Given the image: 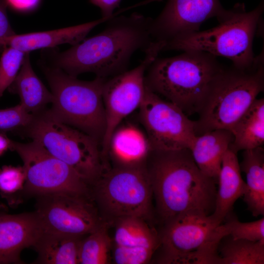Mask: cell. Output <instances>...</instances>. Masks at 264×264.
Instances as JSON below:
<instances>
[{"label":"cell","mask_w":264,"mask_h":264,"mask_svg":"<svg viewBox=\"0 0 264 264\" xmlns=\"http://www.w3.org/2000/svg\"><path fill=\"white\" fill-rule=\"evenodd\" d=\"M12 141L6 135L5 132L0 130V156L12 148Z\"/></svg>","instance_id":"836d02e7"},{"label":"cell","mask_w":264,"mask_h":264,"mask_svg":"<svg viewBox=\"0 0 264 264\" xmlns=\"http://www.w3.org/2000/svg\"><path fill=\"white\" fill-rule=\"evenodd\" d=\"M25 181L23 166L5 165L0 168V193L5 198L23 189Z\"/></svg>","instance_id":"f1b7e54d"},{"label":"cell","mask_w":264,"mask_h":264,"mask_svg":"<svg viewBox=\"0 0 264 264\" xmlns=\"http://www.w3.org/2000/svg\"><path fill=\"white\" fill-rule=\"evenodd\" d=\"M146 168L163 224L186 213H213L218 182L204 175L188 148L153 150Z\"/></svg>","instance_id":"7a4b0ae2"},{"label":"cell","mask_w":264,"mask_h":264,"mask_svg":"<svg viewBox=\"0 0 264 264\" xmlns=\"http://www.w3.org/2000/svg\"><path fill=\"white\" fill-rule=\"evenodd\" d=\"M38 197L35 212L43 232L84 236L105 222L90 197L65 193Z\"/></svg>","instance_id":"4fadbf2b"},{"label":"cell","mask_w":264,"mask_h":264,"mask_svg":"<svg viewBox=\"0 0 264 264\" xmlns=\"http://www.w3.org/2000/svg\"><path fill=\"white\" fill-rule=\"evenodd\" d=\"M162 49L161 43H153L144 52V58L137 66L105 81L102 97L106 130L100 145L104 163H107V146L112 132L129 115L140 107L145 95L146 72Z\"/></svg>","instance_id":"8fae6325"},{"label":"cell","mask_w":264,"mask_h":264,"mask_svg":"<svg viewBox=\"0 0 264 264\" xmlns=\"http://www.w3.org/2000/svg\"><path fill=\"white\" fill-rule=\"evenodd\" d=\"M113 246V258L117 264H147L155 252L154 249L145 247Z\"/></svg>","instance_id":"4dcf8cb0"},{"label":"cell","mask_w":264,"mask_h":264,"mask_svg":"<svg viewBox=\"0 0 264 264\" xmlns=\"http://www.w3.org/2000/svg\"><path fill=\"white\" fill-rule=\"evenodd\" d=\"M41 65L53 95L50 113L101 145L106 130L102 91L107 79L96 77L92 81L81 80L44 62Z\"/></svg>","instance_id":"8992f818"},{"label":"cell","mask_w":264,"mask_h":264,"mask_svg":"<svg viewBox=\"0 0 264 264\" xmlns=\"http://www.w3.org/2000/svg\"><path fill=\"white\" fill-rule=\"evenodd\" d=\"M26 135L74 169L91 185L106 170L100 143L54 117L48 110L34 115Z\"/></svg>","instance_id":"ba28073f"},{"label":"cell","mask_w":264,"mask_h":264,"mask_svg":"<svg viewBox=\"0 0 264 264\" xmlns=\"http://www.w3.org/2000/svg\"><path fill=\"white\" fill-rule=\"evenodd\" d=\"M109 224L105 222L82 239L79 249V264H109L113 246Z\"/></svg>","instance_id":"484cf974"},{"label":"cell","mask_w":264,"mask_h":264,"mask_svg":"<svg viewBox=\"0 0 264 264\" xmlns=\"http://www.w3.org/2000/svg\"><path fill=\"white\" fill-rule=\"evenodd\" d=\"M8 89L10 93L18 94L20 104L33 115L44 110L45 107L53 100L52 92L33 69L29 52H26L21 67Z\"/></svg>","instance_id":"ffe728a7"},{"label":"cell","mask_w":264,"mask_h":264,"mask_svg":"<svg viewBox=\"0 0 264 264\" xmlns=\"http://www.w3.org/2000/svg\"><path fill=\"white\" fill-rule=\"evenodd\" d=\"M264 53L249 68L223 69L213 81L198 112L196 135L216 129L230 130L264 88Z\"/></svg>","instance_id":"277c9868"},{"label":"cell","mask_w":264,"mask_h":264,"mask_svg":"<svg viewBox=\"0 0 264 264\" xmlns=\"http://www.w3.org/2000/svg\"><path fill=\"white\" fill-rule=\"evenodd\" d=\"M7 0H0V41L16 33L13 29L7 14Z\"/></svg>","instance_id":"1f68e13d"},{"label":"cell","mask_w":264,"mask_h":264,"mask_svg":"<svg viewBox=\"0 0 264 264\" xmlns=\"http://www.w3.org/2000/svg\"><path fill=\"white\" fill-rule=\"evenodd\" d=\"M227 12L220 0H168L160 14L152 19L151 34L154 41L166 44L199 31L201 24L210 18L220 21Z\"/></svg>","instance_id":"5bb4252c"},{"label":"cell","mask_w":264,"mask_h":264,"mask_svg":"<svg viewBox=\"0 0 264 264\" xmlns=\"http://www.w3.org/2000/svg\"><path fill=\"white\" fill-rule=\"evenodd\" d=\"M90 195L109 225L123 217L146 220L153 217V195L146 166L109 168L90 185Z\"/></svg>","instance_id":"9c48e42d"},{"label":"cell","mask_w":264,"mask_h":264,"mask_svg":"<svg viewBox=\"0 0 264 264\" xmlns=\"http://www.w3.org/2000/svg\"><path fill=\"white\" fill-rule=\"evenodd\" d=\"M122 0H89V2L100 8L103 18L114 16V10L119 7Z\"/></svg>","instance_id":"d6a6232c"},{"label":"cell","mask_w":264,"mask_h":264,"mask_svg":"<svg viewBox=\"0 0 264 264\" xmlns=\"http://www.w3.org/2000/svg\"><path fill=\"white\" fill-rule=\"evenodd\" d=\"M83 237L42 231L34 246L38 254L36 263L79 264V249Z\"/></svg>","instance_id":"7402d4cb"},{"label":"cell","mask_w":264,"mask_h":264,"mask_svg":"<svg viewBox=\"0 0 264 264\" xmlns=\"http://www.w3.org/2000/svg\"><path fill=\"white\" fill-rule=\"evenodd\" d=\"M112 17H102L95 21L53 30L16 34L0 40V44L14 47L24 52L53 48L65 44L73 46L85 40L87 35L96 26Z\"/></svg>","instance_id":"e0dca14e"},{"label":"cell","mask_w":264,"mask_h":264,"mask_svg":"<svg viewBox=\"0 0 264 264\" xmlns=\"http://www.w3.org/2000/svg\"><path fill=\"white\" fill-rule=\"evenodd\" d=\"M139 118L153 150L189 149L197 136L196 122L146 86Z\"/></svg>","instance_id":"7c38bea8"},{"label":"cell","mask_w":264,"mask_h":264,"mask_svg":"<svg viewBox=\"0 0 264 264\" xmlns=\"http://www.w3.org/2000/svg\"><path fill=\"white\" fill-rule=\"evenodd\" d=\"M42 232L35 212L0 214V264L21 263L22 251L34 246Z\"/></svg>","instance_id":"2e32d148"},{"label":"cell","mask_w":264,"mask_h":264,"mask_svg":"<svg viewBox=\"0 0 264 264\" xmlns=\"http://www.w3.org/2000/svg\"><path fill=\"white\" fill-rule=\"evenodd\" d=\"M225 222L228 235L233 239H243L252 242L264 241V218L249 222H242L230 213Z\"/></svg>","instance_id":"83f0119b"},{"label":"cell","mask_w":264,"mask_h":264,"mask_svg":"<svg viewBox=\"0 0 264 264\" xmlns=\"http://www.w3.org/2000/svg\"><path fill=\"white\" fill-rule=\"evenodd\" d=\"M233 140L229 149L237 154L262 147L264 143V99H256L230 130Z\"/></svg>","instance_id":"603a6c76"},{"label":"cell","mask_w":264,"mask_h":264,"mask_svg":"<svg viewBox=\"0 0 264 264\" xmlns=\"http://www.w3.org/2000/svg\"><path fill=\"white\" fill-rule=\"evenodd\" d=\"M240 165L246 176L243 200L254 217L264 215V150L262 147L243 151Z\"/></svg>","instance_id":"44dd1931"},{"label":"cell","mask_w":264,"mask_h":264,"mask_svg":"<svg viewBox=\"0 0 264 264\" xmlns=\"http://www.w3.org/2000/svg\"><path fill=\"white\" fill-rule=\"evenodd\" d=\"M183 51L157 58L148 68L145 82L152 91L190 115L198 113L213 81L224 67L209 53Z\"/></svg>","instance_id":"3957f363"},{"label":"cell","mask_w":264,"mask_h":264,"mask_svg":"<svg viewBox=\"0 0 264 264\" xmlns=\"http://www.w3.org/2000/svg\"><path fill=\"white\" fill-rule=\"evenodd\" d=\"M34 116L20 103L13 107L1 109L0 130L5 132L23 129L31 123Z\"/></svg>","instance_id":"f546056e"},{"label":"cell","mask_w":264,"mask_h":264,"mask_svg":"<svg viewBox=\"0 0 264 264\" xmlns=\"http://www.w3.org/2000/svg\"><path fill=\"white\" fill-rule=\"evenodd\" d=\"M241 172L237 154L228 149L222 159L215 209L210 215L218 222H222L235 201L246 191V183L242 178Z\"/></svg>","instance_id":"ac0fdd59"},{"label":"cell","mask_w":264,"mask_h":264,"mask_svg":"<svg viewBox=\"0 0 264 264\" xmlns=\"http://www.w3.org/2000/svg\"><path fill=\"white\" fill-rule=\"evenodd\" d=\"M5 46L0 44V51L4 49Z\"/></svg>","instance_id":"d590c367"},{"label":"cell","mask_w":264,"mask_h":264,"mask_svg":"<svg viewBox=\"0 0 264 264\" xmlns=\"http://www.w3.org/2000/svg\"><path fill=\"white\" fill-rule=\"evenodd\" d=\"M25 53L11 46L3 49L0 59V98L16 77Z\"/></svg>","instance_id":"4316f807"},{"label":"cell","mask_w":264,"mask_h":264,"mask_svg":"<svg viewBox=\"0 0 264 264\" xmlns=\"http://www.w3.org/2000/svg\"><path fill=\"white\" fill-rule=\"evenodd\" d=\"M233 140L230 131L216 129L196 136L189 149L200 171L218 182L222 158Z\"/></svg>","instance_id":"d6986e66"},{"label":"cell","mask_w":264,"mask_h":264,"mask_svg":"<svg viewBox=\"0 0 264 264\" xmlns=\"http://www.w3.org/2000/svg\"><path fill=\"white\" fill-rule=\"evenodd\" d=\"M11 150L16 151L23 161L25 172L24 189L28 194L39 196L65 193L91 197L89 183L38 143L13 140Z\"/></svg>","instance_id":"30bf717a"},{"label":"cell","mask_w":264,"mask_h":264,"mask_svg":"<svg viewBox=\"0 0 264 264\" xmlns=\"http://www.w3.org/2000/svg\"><path fill=\"white\" fill-rule=\"evenodd\" d=\"M264 11V0L250 11L243 3H237L216 27L174 39L165 44L163 50L204 51L228 58L236 67L248 68L256 59L253 41Z\"/></svg>","instance_id":"5b68a950"},{"label":"cell","mask_w":264,"mask_h":264,"mask_svg":"<svg viewBox=\"0 0 264 264\" xmlns=\"http://www.w3.org/2000/svg\"><path fill=\"white\" fill-rule=\"evenodd\" d=\"M113 225V245L145 247L157 250L159 245L158 233L146 220L140 218L127 217L118 219Z\"/></svg>","instance_id":"cb8c5ba5"},{"label":"cell","mask_w":264,"mask_h":264,"mask_svg":"<svg viewBox=\"0 0 264 264\" xmlns=\"http://www.w3.org/2000/svg\"><path fill=\"white\" fill-rule=\"evenodd\" d=\"M7 1L18 8H28L36 4L38 0H7Z\"/></svg>","instance_id":"e575fe53"},{"label":"cell","mask_w":264,"mask_h":264,"mask_svg":"<svg viewBox=\"0 0 264 264\" xmlns=\"http://www.w3.org/2000/svg\"><path fill=\"white\" fill-rule=\"evenodd\" d=\"M163 224L158 233L156 263L218 264V247L228 235L225 223L215 221L210 215L186 213Z\"/></svg>","instance_id":"52a82bcc"},{"label":"cell","mask_w":264,"mask_h":264,"mask_svg":"<svg viewBox=\"0 0 264 264\" xmlns=\"http://www.w3.org/2000/svg\"><path fill=\"white\" fill-rule=\"evenodd\" d=\"M152 19L137 13L114 16L97 35L65 51L53 52L52 65L76 77L92 72L107 79L122 73L135 52H145L155 41L150 32Z\"/></svg>","instance_id":"6da1fadb"},{"label":"cell","mask_w":264,"mask_h":264,"mask_svg":"<svg viewBox=\"0 0 264 264\" xmlns=\"http://www.w3.org/2000/svg\"><path fill=\"white\" fill-rule=\"evenodd\" d=\"M153 148L143 128L123 121L113 131L109 140L107 159L112 167L146 166Z\"/></svg>","instance_id":"9a60e30c"},{"label":"cell","mask_w":264,"mask_h":264,"mask_svg":"<svg viewBox=\"0 0 264 264\" xmlns=\"http://www.w3.org/2000/svg\"><path fill=\"white\" fill-rule=\"evenodd\" d=\"M218 264H264V241L233 239L230 235L220 241Z\"/></svg>","instance_id":"d4e9b609"}]
</instances>
